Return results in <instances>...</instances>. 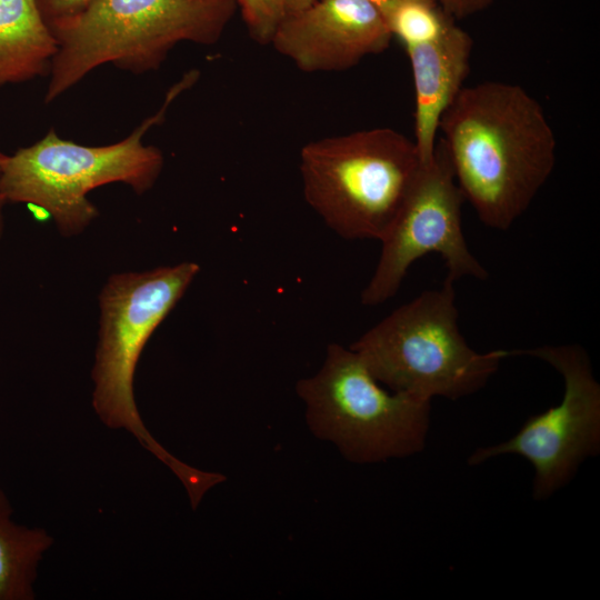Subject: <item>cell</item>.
<instances>
[{
  "instance_id": "cell-1",
  "label": "cell",
  "mask_w": 600,
  "mask_h": 600,
  "mask_svg": "<svg viewBox=\"0 0 600 600\" xmlns=\"http://www.w3.org/2000/svg\"><path fill=\"white\" fill-rule=\"evenodd\" d=\"M439 130L464 200L496 230L526 212L556 166L557 140L543 108L516 83L463 87Z\"/></svg>"
},
{
  "instance_id": "cell-2",
  "label": "cell",
  "mask_w": 600,
  "mask_h": 600,
  "mask_svg": "<svg viewBox=\"0 0 600 600\" xmlns=\"http://www.w3.org/2000/svg\"><path fill=\"white\" fill-rule=\"evenodd\" d=\"M200 267L194 262L110 276L100 296V329L92 368V406L109 428L131 432L183 483L192 504L219 482V474L194 469L169 453L139 414L133 378L148 340L187 291Z\"/></svg>"
},
{
  "instance_id": "cell-3",
  "label": "cell",
  "mask_w": 600,
  "mask_h": 600,
  "mask_svg": "<svg viewBox=\"0 0 600 600\" xmlns=\"http://www.w3.org/2000/svg\"><path fill=\"white\" fill-rule=\"evenodd\" d=\"M236 8V0H92L50 28L57 52L44 101L101 64L141 74L158 69L179 42L216 43Z\"/></svg>"
},
{
  "instance_id": "cell-4",
  "label": "cell",
  "mask_w": 600,
  "mask_h": 600,
  "mask_svg": "<svg viewBox=\"0 0 600 600\" xmlns=\"http://www.w3.org/2000/svg\"><path fill=\"white\" fill-rule=\"evenodd\" d=\"M198 77L196 71L187 73L169 90L157 113L116 143L84 146L64 140L51 129L13 154L0 151L2 199L46 211L63 237L81 233L99 214L87 197L91 190L122 182L142 194L153 187L164 160L160 149L143 143V136L164 119L171 102Z\"/></svg>"
},
{
  "instance_id": "cell-5",
  "label": "cell",
  "mask_w": 600,
  "mask_h": 600,
  "mask_svg": "<svg viewBox=\"0 0 600 600\" xmlns=\"http://www.w3.org/2000/svg\"><path fill=\"white\" fill-rule=\"evenodd\" d=\"M350 348L391 391L458 400L481 390L507 350L478 352L460 332L454 282L426 290L363 333Z\"/></svg>"
},
{
  "instance_id": "cell-6",
  "label": "cell",
  "mask_w": 600,
  "mask_h": 600,
  "mask_svg": "<svg viewBox=\"0 0 600 600\" xmlns=\"http://www.w3.org/2000/svg\"><path fill=\"white\" fill-rule=\"evenodd\" d=\"M422 163L413 140L373 128L308 142L299 169L306 201L331 230L380 241Z\"/></svg>"
},
{
  "instance_id": "cell-7",
  "label": "cell",
  "mask_w": 600,
  "mask_h": 600,
  "mask_svg": "<svg viewBox=\"0 0 600 600\" xmlns=\"http://www.w3.org/2000/svg\"><path fill=\"white\" fill-rule=\"evenodd\" d=\"M297 392L311 431L351 462L410 457L426 447L431 401L384 390L351 348L330 344L321 369Z\"/></svg>"
},
{
  "instance_id": "cell-8",
  "label": "cell",
  "mask_w": 600,
  "mask_h": 600,
  "mask_svg": "<svg viewBox=\"0 0 600 600\" xmlns=\"http://www.w3.org/2000/svg\"><path fill=\"white\" fill-rule=\"evenodd\" d=\"M509 356L533 357L554 368L563 378L562 400L529 417L508 440L477 448L467 463L479 466L503 454L520 456L533 469L532 498L544 501L600 452V384L579 344L539 346L509 351Z\"/></svg>"
},
{
  "instance_id": "cell-9",
  "label": "cell",
  "mask_w": 600,
  "mask_h": 600,
  "mask_svg": "<svg viewBox=\"0 0 600 600\" xmlns=\"http://www.w3.org/2000/svg\"><path fill=\"white\" fill-rule=\"evenodd\" d=\"M464 201L449 158L438 141L432 159L422 163L393 222L380 240L381 252L361 302L377 306L399 290L412 263L438 253L444 260L447 278L483 280L487 270L471 253L462 231Z\"/></svg>"
},
{
  "instance_id": "cell-10",
  "label": "cell",
  "mask_w": 600,
  "mask_h": 600,
  "mask_svg": "<svg viewBox=\"0 0 600 600\" xmlns=\"http://www.w3.org/2000/svg\"><path fill=\"white\" fill-rule=\"evenodd\" d=\"M393 39L367 0H314L286 13L270 44L303 72H334L387 50Z\"/></svg>"
},
{
  "instance_id": "cell-11",
  "label": "cell",
  "mask_w": 600,
  "mask_h": 600,
  "mask_svg": "<svg viewBox=\"0 0 600 600\" xmlns=\"http://www.w3.org/2000/svg\"><path fill=\"white\" fill-rule=\"evenodd\" d=\"M473 41L454 21L437 38L404 48L414 87V143L423 163L437 146L440 119L464 87Z\"/></svg>"
},
{
  "instance_id": "cell-12",
  "label": "cell",
  "mask_w": 600,
  "mask_h": 600,
  "mask_svg": "<svg viewBox=\"0 0 600 600\" xmlns=\"http://www.w3.org/2000/svg\"><path fill=\"white\" fill-rule=\"evenodd\" d=\"M56 52L36 0H0V87L49 73Z\"/></svg>"
},
{
  "instance_id": "cell-13",
  "label": "cell",
  "mask_w": 600,
  "mask_h": 600,
  "mask_svg": "<svg viewBox=\"0 0 600 600\" xmlns=\"http://www.w3.org/2000/svg\"><path fill=\"white\" fill-rule=\"evenodd\" d=\"M12 507L0 489V600L33 599V582L52 538L11 520Z\"/></svg>"
},
{
  "instance_id": "cell-14",
  "label": "cell",
  "mask_w": 600,
  "mask_h": 600,
  "mask_svg": "<svg viewBox=\"0 0 600 600\" xmlns=\"http://www.w3.org/2000/svg\"><path fill=\"white\" fill-rule=\"evenodd\" d=\"M382 17L403 48L439 37L453 22L434 0H404Z\"/></svg>"
},
{
  "instance_id": "cell-15",
  "label": "cell",
  "mask_w": 600,
  "mask_h": 600,
  "mask_svg": "<svg viewBox=\"0 0 600 600\" xmlns=\"http://www.w3.org/2000/svg\"><path fill=\"white\" fill-rule=\"evenodd\" d=\"M250 37L260 44L271 39L287 13V0H236Z\"/></svg>"
},
{
  "instance_id": "cell-16",
  "label": "cell",
  "mask_w": 600,
  "mask_h": 600,
  "mask_svg": "<svg viewBox=\"0 0 600 600\" xmlns=\"http://www.w3.org/2000/svg\"><path fill=\"white\" fill-rule=\"evenodd\" d=\"M91 1L92 0H36L38 9L49 28L79 14Z\"/></svg>"
},
{
  "instance_id": "cell-17",
  "label": "cell",
  "mask_w": 600,
  "mask_h": 600,
  "mask_svg": "<svg viewBox=\"0 0 600 600\" xmlns=\"http://www.w3.org/2000/svg\"><path fill=\"white\" fill-rule=\"evenodd\" d=\"M452 19H462L487 9L493 0H434Z\"/></svg>"
},
{
  "instance_id": "cell-18",
  "label": "cell",
  "mask_w": 600,
  "mask_h": 600,
  "mask_svg": "<svg viewBox=\"0 0 600 600\" xmlns=\"http://www.w3.org/2000/svg\"><path fill=\"white\" fill-rule=\"evenodd\" d=\"M367 1L373 4L381 14H384L392 7H394L396 4L404 0H367Z\"/></svg>"
},
{
  "instance_id": "cell-19",
  "label": "cell",
  "mask_w": 600,
  "mask_h": 600,
  "mask_svg": "<svg viewBox=\"0 0 600 600\" xmlns=\"http://www.w3.org/2000/svg\"><path fill=\"white\" fill-rule=\"evenodd\" d=\"M314 0H287V13L301 10L310 6Z\"/></svg>"
},
{
  "instance_id": "cell-20",
  "label": "cell",
  "mask_w": 600,
  "mask_h": 600,
  "mask_svg": "<svg viewBox=\"0 0 600 600\" xmlns=\"http://www.w3.org/2000/svg\"><path fill=\"white\" fill-rule=\"evenodd\" d=\"M0 177H1V168H0ZM4 204L6 202L2 199L1 193H0V239L2 237L3 229H4V220H3V206Z\"/></svg>"
}]
</instances>
